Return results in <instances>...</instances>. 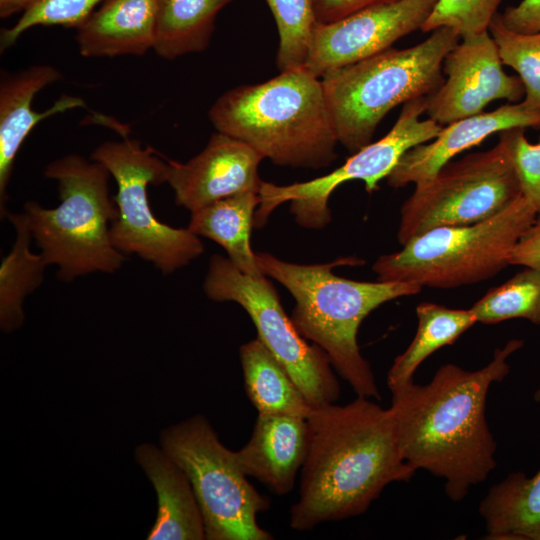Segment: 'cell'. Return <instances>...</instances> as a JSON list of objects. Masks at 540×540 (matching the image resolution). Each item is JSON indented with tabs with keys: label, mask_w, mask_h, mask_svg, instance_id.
Returning a JSON list of instances; mask_svg holds the SVG:
<instances>
[{
	"label": "cell",
	"mask_w": 540,
	"mask_h": 540,
	"mask_svg": "<svg viewBox=\"0 0 540 540\" xmlns=\"http://www.w3.org/2000/svg\"><path fill=\"white\" fill-rule=\"evenodd\" d=\"M523 346L512 339L495 349L483 368L467 371L455 364L437 369L431 381L413 382L391 391L389 407L404 460L444 480L455 502L486 480L496 467V441L486 419L492 383L510 372L509 356Z\"/></svg>",
	"instance_id": "obj_1"
},
{
	"label": "cell",
	"mask_w": 540,
	"mask_h": 540,
	"mask_svg": "<svg viewBox=\"0 0 540 540\" xmlns=\"http://www.w3.org/2000/svg\"><path fill=\"white\" fill-rule=\"evenodd\" d=\"M306 420L307 453L290 511L294 530L360 515L387 485L416 472L402 456L390 409L370 398L314 408Z\"/></svg>",
	"instance_id": "obj_2"
},
{
	"label": "cell",
	"mask_w": 540,
	"mask_h": 540,
	"mask_svg": "<svg viewBox=\"0 0 540 540\" xmlns=\"http://www.w3.org/2000/svg\"><path fill=\"white\" fill-rule=\"evenodd\" d=\"M256 260L262 273L282 284L295 299L291 320L299 333L327 354L332 367L358 396L380 399L371 366L358 346L359 327L380 305L416 295L422 287L401 281H355L334 274L335 267L364 263L355 257L297 264L262 252L256 253Z\"/></svg>",
	"instance_id": "obj_3"
},
{
	"label": "cell",
	"mask_w": 540,
	"mask_h": 540,
	"mask_svg": "<svg viewBox=\"0 0 540 540\" xmlns=\"http://www.w3.org/2000/svg\"><path fill=\"white\" fill-rule=\"evenodd\" d=\"M208 117L216 131L278 166L321 169L337 158L339 141L321 78L304 67L226 91Z\"/></svg>",
	"instance_id": "obj_4"
},
{
	"label": "cell",
	"mask_w": 540,
	"mask_h": 540,
	"mask_svg": "<svg viewBox=\"0 0 540 540\" xmlns=\"http://www.w3.org/2000/svg\"><path fill=\"white\" fill-rule=\"evenodd\" d=\"M43 175L57 183L59 204L46 208L29 200L23 212L47 265L57 268L63 282L117 272L127 258L111 241L117 207L110 197L106 167L69 154L47 164Z\"/></svg>",
	"instance_id": "obj_5"
},
{
	"label": "cell",
	"mask_w": 540,
	"mask_h": 540,
	"mask_svg": "<svg viewBox=\"0 0 540 540\" xmlns=\"http://www.w3.org/2000/svg\"><path fill=\"white\" fill-rule=\"evenodd\" d=\"M460 36L441 27L405 49L389 48L321 77L339 143L351 154L371 143L386 114L433 94L444 82L443 62Z\"/></svg>",
	"instance_id": "obj_6"
},
{
	"label": "cell",
	"mask_w": 540,
	"mask_h": 540,
	"mask_svg": "<svg viewBox=\"0 0 540 540\" xmlns=\"http://www.w3.org/2000/svg\"><path fill=\"white\" fill-rule=\"evenodd\" d=\"M538 213L523 195L483 221L426 231L380 256L372 266L378 281L455 288L490 279L509 265L508 256Z\"/></svg>",
	"instance_id": "obj_7"
},
{
	"label": "cell",
	"mask_w": 540,
	"mask_h": 540,
	"mask_svg": "<svg viewBox=\"0 0 540 540\" xmlns=\"http://www.w3.org/2000/svg\"><path fill=\"white\" fill-rule=\"evenodd\" d=\"M123 137L100 144L90 156L106 167L117 185L111 241L124 255H136L162 274L173 273L201 256L204 245L188 228L158 220L150 207L148 187L167 183V158L137 139Z\"/></svg>",
	"instance_id": "obj_8"
},
{
	"label": "cell",
	"mask_w": 540,
	"mask_h": 540,
	"mask_svg": "<svg viewBox=\"0 0 540 540\" xmlns=\"http://www.w3.org/2000/svg\"><path fill=\"white\" fill-rule=\"evenodd\" d=\"M163 449L184 471L197 499L207 540H271L257 523L269 501L248 481L236 458L201 415L166 429Z\"/></svg>",
	"instance_id": "obj_9"
},
{
	"label": "cell",
	"mask_w": 540,
	"mask_h": 540,
	"mask_svg": "<svg viewBox=\"0 0 540 540\" xmlns=\"http://www.w3.org/2000/svg\"><path fill=\"white\" fill-rule=\"evenodd\" d=\"M522 195L509 149L499 137L492 148L446 163L415 184L400 210L401 245L441 226L469 225L490 218Z\"/></svg>",
	"instance_id": "obj_10"
},
{
	"label": "cell",
	"mask_w": 540,
	"mask_h": 540,
	"mask_svg": "<svg viewBox=\"0 0 540 540\" xmlns=\"http://www.w3.org/2000/svg\"><path fill=\"white\" fill-rule=\"evenodd\" d=\"M266 277L246 275L228 257L214 254L203 290L210 300L235 302L247 312L257 338L287 370L313 408L335 403L340 386L327 354L299 333Z\"/></svg>",
	"instance_id": "obj_11"
},
{
	"label": "cell",
	"mask_w": 540,
	"mask_h": 540,
	"mask_svg": "<svg viewBox=\"0 0 540 540\" xmlns=\"http://www.w3.org/2000/svg\"><path fill=\"white\" fill-rule=\"evenodd\" d=\"M427 110V97L404 104L393 127L381 139L371 142L331 173L305 182L276 185L263 181L259 191L260 205L254 225L263 226L271 212L284 202L290 203L295 221L309 229H323L331 221L328 201L341 184L361 180L368 192L378 188L399 159L409 149L435 138L442 125L431 118L421 119Z\"/></svg>",
	"instance_id": "obj_12"
},
{
	"label": "cell",
	"mask_w": 540,
	"mask_h": 540,
	"mask_svg": "<svg viewBox=\"0 0 540 540\" xmlns=\"http://www.w3.org/2000/svg\"><path fill=\"white\" fill-rule=\"evenodd\" d=\"M437 0H398L365 8L313 31L303 67L321 78L392 47L421 29Z\"/></svg>",
	"instance_id": "obj_13"
},
{
	"label": "cell",
	"mask_w": 540,
	"mask_h": 540,
	"mask_svg": "<svg viewBox=\"0 0 540 540\" xmlns=\"http://www.w3.org/2000/svg\"><path fill=\"white\" fill-rule=\"evenodd\" d=\"M443 84L427 96L426 113L444 126L483 112L493 101L519 102L525 96L519 77L503 70L489 31L462 39L446 55Z\"/></svg>",
	"instance_id": "obj_14"
},
{
	"label": "cell",
	"mask_w": 540,
	"mask_h": 540,
	"mask_svg": "<svg viewBox=\"0 0 540 540\" xmlns=\"http://www.w3.org/2000/svg\"><path fill=\"white\" fill-rule=\"evenodd\" d=\"M265 159L249 144L216 131L205 148L185 163L167 159V184L178 206L190 212L248 191L259 192Z\"/></svg>",
	"instance_id": "obj_15"
},
{
	"label": "cell",
	"mask_w": 540,
	"mask_h": 540,
	"mask_svg": "<svg viewBox=\"0 0 540 540\" xmlns=\"http://www.w3.org/2000/svg\"><path fill=\"white\" fill-rule=\"evenodd\" d=\"M513 128H540V109L522 100L451 122L431 141L406 151L386 177L387 183L394 188L421 183L464 150Z\"/></svg>",
	"instance_id": "obj_16"
},
{
	"label": "cell",
	"mask_w": 540,
	"mask_h": 540,
	"mask_svg": "<svg viewBox=\"0 0 540 540\" xmlns=\"http://www.w3.org/2000/svg\"><path fill=\"white\" fill-rule=\"evenodd\" d=\"M62 78L51 65H32L0 77V216L8 214V185L18 151L32 129L42 120L66 110L84 107L81 98L63 95L44 112L33 110L38 92Z\"/></svg>",
	"instance_id": "obj_17"
},
{
	"label": "cell",
	"mask_w": 540,
	"mask_h": 540,
	"mask_svg": "<svg viewBox=\"0 0 540 540\" xmlns=\"http://www.w3.org/2000/svg\"><path fill=\"white\" fill-rule=\"evenodd\" d=\"M307 446L305 418L258 414L251 437L236 451V458L247 477L257 479L282 496L294 488Z\"/></svg>",
	"instance_id": "obj_18"
},
{
	"label": "cell",
	"mask_w": 540,
	"mask_h": 540,
	"mask_svg": "<svg viewBox=\"0 0 540 540\" xmlns=\"http://www.w3.org/2000/svg\"><path fill=\"white\" fill-rule=\"evenodd\" d=\"M76 30L83 57L142 56L155 45V0H106Z\"/></svg>",
	"instance_id": "obj_19"
},
{
	"label": "cell",
	"mask_w": 540,
	"mask_h": 540,
	"mask_svg": "<svg viewBox=\"0 0 540 540\" xmlns=\"http://www.w3.org/2000/svg\"><path fill=\"white\" fill-rule=\"evenodd\" d=\"M136 460L152 482L158 514L148 534L150 540H202L205 531L194 491L184 471L162 448L142 444Z\"/></svg>",
	"instance_id": "obj_20"
},
{
	"label": "cell",
	"mask_w": 540,
	"mask_h": 540,
	"mask_svg": "<svg viewBox=\"0 0 540 540\" xmlns=\"http://www.w3.org/2000/svg\"><path fill=\"white\" fill-rule=\"evenodd\" d=\"M259 192L236 194L196 209L191 213L188 229L199 237L219 244L231 262L244 274L260 278L256 253L250 244L256 209L260 205Z\"/></svg>",
	"instance_id": "obj_21"
},
{
	"label": "cell",
	"mask_w": 540,
	"mask_h": 540,
	"mask_svg": "<svg viewBox=\"0 0 540 540\" xmlns=\"http://www.w3.org/2000/svg\"><path fill=\"white\" fill-rule=\"evenodd\" d=\"M479 514L487 539L540 540V470L509 473L488 490Z\"/></svg>",
	"instance_id": "obj_22"
},
{
	"label": "cell",
	"mask_w": 540,
	"mask_h": 540,
	"mask_svg": "<svg viewBox=\"0 0 540 540\" xmlns=\"http://www.w3.org/2000/svg\"><path fill=\"white\" fill-rule=\"evenodd\" d=\"M239 354L244 388L258 414L307 419L314 408L259 338L244 343Z\"/></svg>",
	"instance_id": "obj_23"
},
{
	"label": "cell",
	"mask_w": 540,
	"mask_h": 540,
	"mask_svg": "<svg viewBox=\"0 0 540 540\" xmlns=\"http://www.w3.org/2000/svg\"><path fill=\"white\" fill-rule=\"evenodd\" d=\"M233 0H155L154 52L162 59L201 53L210 45L220 11Z\"/></svg>",
	"instance_id": "obj_24"
},
{
	"label": "cell",
	"mask_w": 540,
	"mask_h": 540,
	"mask_svg": "<svg viewBox=\"0 0 540 540\" xmlns=\"http://www.w3.org/2000/svg\"><path fill=\"white\" fill-rule=\"evenodd\" d=\"M15 240L0 264V327L11 332L23 324L25 299L44 281L48 267L41 253L31 249L32 234L24 212H8Z\"/></svg>",
	"instance_id": "obj_25"
},
{
	"label": "cell",
	"mask_w": 540,
	"mask_h": 540,
	"mask_svg": "<svg viewBox=\"0 0 540 540\" xmlns=\"http://www.w3.org/2000/svg\"><path fill=\"white\" fill-rule=\"evenodd\" d=\"M418 326L407 349L398 355L387 374L390 391L413 382L419 365L440 348L453 344L476 318L470 309H453L431 302L416 307Z\"/></svg>",
	"instance_id": "obj_26"
},
{
	"label": "cell",
	"mask_w": 540,
	"mask_h": 540,
	"mask_svg": "<svg viewBox=\"0 0 540 540\" xmlns=\"http://www.w3.org/2000/svg\"><path fill=\"white\" fill-rule=\"evenodd\" d=\"M470 310L477 322L484 324L515 318L540 324V270L525 267L486 293Z\"/></svg>",
	"instance_id": "obj_27"
},
{
	"label": "cell",
	"mask_w": 540,
	"mask_h": 540,
	"mask_svg": "<svg viewBox=\"0 0 540 540\" xmlns=\"http://www.w3.org/2000/svg\"><path fill=\"white\" fill-rule=\"evenodd\" d=\"M265 1L278 31L277 68L282 72L303 67L313 31L318 24L315 0Z\"/></svg>",
	"instance_id": "obj_28"
},
{
	"label": "cell",
	"mask_w": 540,
	"mask_h": 540,
	"mask_svg": "<svg viewBox=\"0 0 540 540\" xmlns=\"http://www.w3.org/2000/svg\"><path fill=\"white\" fill-rule=\"evenodd\" d=\"M503 65L518 73L524 90L523 101L540 109V31L519 33L507 28L497 13L489 29Z\"/></svg>",
	"instance_id": "obj_29"
},
{
	"label": "cell",
	"mask_w": 540,
	"mask_h": 540,
	"mask_svg": "<svg viewBox=\"0 0 540 540\" xmlns=\"http://www.w3.org/2000/svg\"><path fill=\"white\" fill-rule=\"evenodd\" d=\"M106 0H34L9 28L1 30L0 51L13 46L34 26L79 28Z\"/></svg>",
	"instance_id": "obj_30"
},
{
	"label": "cell",
	"mask_w": 540,
	"mask_h": 540,
	"mask_svg": "<svg viewBox=\"0 0 540 540\" xmlns=\"http://www.w3.org/2000/svg\"><path fill=\"white\" fill-rule=\"evenodd\" d=\"M502 0H437L422 25L423 32L441 27L453 29L460 39L488 31Z\"/></svg>",
	"instance_id": "obj_31"
},
{
	"label": "cell",
	"mask_w": 540,
	"mask_h": 540,
	"mask_svg": "<svg viewBox=\"0 0 540 540\" xmlns=\"http://www.w3.org/2000/svg\"><path fill=\"white\" fill-rule=\"evenodd\" d=\"M498 134L509 149L522 195L531 202L540 216V141H528L524 128H513Z\"/></svg>",
	"instance_id": "obj_32"
},
{
	"label": "cell",
	"mask_w": 540,
	"mask_h": 540,
	"mask_svg": "<svg viewBox=\"0 0 540 540\" xmlns=\"http://www.w3.org/2000/svg\"><path fill=\"white\" fill-rule=\"evenodd\" d=\"M504 25L519 33L540 31V0H521L500 14Z\"/></svg>",
	"instance_id": "obj_33"
},
{
	"label": "cell",
	"mask_w": 540,
	"mask_h": 540,
	"mask_svg": "<svg viewBox=\"0 0 540 540\" xmlns=\"http://www.w3.org/2000/svg\"><path fill=\"white\" fill-rule=\"evenodd\" d=\"M509 265L540 270V216L520 237L508 256Z\"/></svg>",
	"instance_id": "obj_34"
},
{
	"label": "cell",
	"mask_w": 540,
	"mask_h": 540,
	"mask_svg": "<svg viewBox=\"0 0 540 540\" xmlns=\"http://www.w3.org/2000/svg\"><path fill=\"white\" fill-rule=\"evenodd\" d=\"M398 0H315L318 23L325 24L340 20L368 7Z\"/></svg>",
	"instance_id": "obj_35"
},
{
	"label": "cell",
	"mask_w": 540,
	"mask_h": 540,
	"mask_svg": "<svg viewBox=\"0 0 540 540\" xmlns=\"http://www.w3.org/2000/svg\"><path fill=\"white\" fill-rule=\"evenodd\" d=\"M34 0H0V17L8 18L17 13H23Z\"/></svg>",
	"instance_id": "obj_36"
},
{
	"label": "cell",
	"mask_w": 540,
	"mask_h": 540,
	"mask_svg": "<svg viewBox=\"0 0 540 540\" xmlns=\"http://www.w3.org/2000/svg\"><path fill=\"white\" fill-rule=\"evenodd\" d=\"M534 399L536 402L540 403V388L535 392Z\"/></svg>",
	"instance_id": "obj_37"
}]
</instances>
